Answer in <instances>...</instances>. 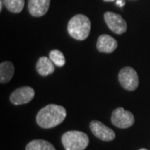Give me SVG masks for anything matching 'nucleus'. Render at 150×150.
<instances>
[{
    "label": "nucleus",
    "mask_w": 150,
    "mask_h": 150,
    "mask_svg": "<svg viewBox=\"0 0 150 150\" xmlns=\"http://www.w3.org/2000/svg\"><path fill=\"white\" fill-rule=\"evenodd\" d=\"M14 74V66L8 62H3L0 64V82L1 83H7L12 79Z\"/></svg>",
    "instance_id": "obj_12"
},
{
    "label": "nucleus",
    "mask_w": 150,
    "mask_h": 150,
    "mask_svg": "<svg viewBox=\"0 0 150 150\" xmlns=\"http://www.w3.org/2000/svg\"><path fill=\"white\" fill-rule=\"evenodd\" d=\"M65 150H84L89 144L88 136L81 131H68L62 136Z\"/></svg>",
    "instance_id": "obj_3"
},
{
    "label": "nucleus",
    "mask_w": 150,
    "mask_h": 150,
    "mask_svg": "<svg viewBox=\"0 0 150 150\" xmlns=\"http://www.w3.org/2000/svg\"><path fill=\"white\" fill-rule=\"evenodd\" d=\"M90 129L93 135L103 141H112L115 139V133L100 121L93 120L90 123Z\"/></svg>",
    "instance_id": "obj_8"
},
{
    "label": "nucleus",
    "mask_w": 150,
    "mask_h": 150,
    "mask_svg": "<svg viewBox=\"0 0 150 150\" xmlns=\"http://www.w3.org/2000/svg\"><path fill=\"white\" fill-rule=\"evenodd\" d=\"M49 59L58 67H63L65 64V57L64 54L58 49H54L49 52Z\"/></svg>",
    "instance_id": "obj_15"
},
{
    "label": "nucleus",
    "mask_w": 150,
    "mask_h": 150,
    "mask_svg": "<svg viewBox=\"0 0 150 150\" xmlns=\"http://www.w3.org/2000/svg\"><path fill=\"white\" fill-rule=\"evenodd\" d=\"M118 47L117 41L110 35L102 34L97 41V48L99 52L105 54H111Z\"/></svg>",
    "instance_id": "obj_9"
},
{
    "label": "nucleus",
    "mask_w": 150,
    "mask_h": 150,
    "mask_svg": "<svg viewBox=\"0 0 150 150\" xmlns=\"http://www.w3.org/2000/svg\"><path fill=\"white\" fill-rule=\"evenodd\" d=\"M116 4L118 7H120V8H123V6L125 5V2H124V0H117L116 1Z\"/></svg>",
    "instance_id": "obj_16"
},
{
    "label": "nucleus",
    "mask_w": 150,
    "mask_h": 150,
    "mask_svg": "<svg viewBox=\"0 0 150 150\" xmlns=\"http://www.w3.org/2000/svg\"><path fill=\"white\" fill-rule=\"evenodd\" d=\"M6 8L11 13H18L24 7V0H2Z\"/></svg>",
    "instance_id": "obj_14"
},
{
    "label": "nucleus",
    "mask_w": 150,
    "mask_h": 150,
    "mask_svg": "<svg viewBox=\"0 0 150 150\" xmlns=\"http://www.w3.org/2000/svg\"><path fill=\"white\" fill-rule=\"evenodd\" d=\"M38 73L41 76H48L53 74L55 70L54 64L51 61V59L48 57H40L36 64Z\"/></svg>",
    "instance_id": "obj_11"
},
{
    "label": "nucleus",
    "mask_w": 150,
    "mask_h": 150,
    "mask_svg": "<svg viewBox=\"0 0 150 150\" xmlns=\"http://www.w3.org/2000/svg\"><path fill=\"white\" fill-rule=\"evenodd\" d=\"M139 150H148V149H141Z\"/></svg>",
    "instance_id": "obj_19"
},
{
    "label": "nucleus",
    "mask_w": 150,
    "mask_h": 150,
    "mask_svg": "<svg viewBox=\"0 0 150 150\" xmlns=\"http://www.w3.org/2000/svg\"><path fill=\"white\" fill-rule=\"evenodd\" d=\"M25 150H56L51 143L43 139H35L29 142Z\"/></svg>",
    "instance_id": "obj_13"
},
{
    "label": "nucleus",
    "mask_w": 150,
    "mask_h": 150,
    "mask_svg": "<svg viewBox=\"0 0 150 150\" xmlns=\"http://www.w3.org/2000/svg\"><path fill=\"white\" fill-rule=\"evenodd\" d=\"M104 20L108 28L116 34H123L127 31V23L120 14L106 12L104 13Z\"/></svg>",
    "instance_id": "obj_6"
},
{
    "label": "nucleus",
    "mask_w": 150,
    "mask_h": 150,
    "mask_svg": "<svg viewBox=\"0 0 150 150\" xmlns=\"http://www.w3.org/2000/svg\"><path fill=\"white\" fill-rule=\"evenodd\" d=\"M50 0H28V11L33 17H42L48 12Z\"/></svg>",
    "instance_id": "obj_10"
},
{
    "label": "nucleus",
    "mask_w": 150,
    "mask_h": 150,
    "mask_svg": "<svg viewBox=\"0 0 150 150\" xmlns=\"http://www.w3.org/2000/svg\"><path fill=\"white\" fill-rule=\"evenodd\" d=\"M118 81L124 89L134 91L139 87V80L137 72L132 67H124L118 74Z\"/></svg>",
    "instance_id": "obj_4"
},
{
    "label": "nucleus",
    "mask_w": 150,
    "mask_h": 150,
    "mask_svg": "<svg viewBox=\"0 0 150 150\" xmlns=\"http://www.w3.org/2000/svg\"><path fill=\"white\" fill-rule=\"evenodd\" d=\"M3 5H4V4L3 1L1 0V1H0V11H2V9H3Z\"/></svg>",
    "instance_id": "obj_17"
},
{
    "label": "nucleus",
    "mask_w": 150,
    "mask_h": 150,
    "mask_svg": "<svg viewBox=\"0 0 150 150\" xmlns=\"http://www.w3.org/2000/svg\"><path fill=\"white\" fill-rule=\"evenodd\" d=\"M104 2H113V1H115V0H103Z\"/></svg>",
    "instance_id": "obj_18"
},
{
    "label": "nucleus",
    "mask_w": 150,
    "mask_h": 150,
    "mask_svg": "<svg viewBox=\"0 0 150 150\" xmlns=\"http://www.w3.org/2000/svg\"><path fill=\"white\" fill-rule=\"evenodd\" d=\"M67 112L65 108L57 104H48L38 112L36 122L41 128L52 129L64 122Z\"/></svg>",
    "instance_id": "obj_1"
},
{
    "label": "nucleus",
    "mask_w": 150,
    "mask_h": 150,
    "mask_svg": "<svg viewBox=\"0 0 150 150\" xmlns=\"http://www.w3.org/2000/svg\"><path fill=\"white\" fill-rule=\"evenodd\" d=\"M91 29L89 18L83 14H77L69 22L68 32L71 37L77 40H85L88 37Z\"/></svg>",
    "instance_id": "obj_2"
},
{
    "label": "nucleus",
    "mask_w": 150,
    "mask_h": 150,
    "mask_svg": "<svg viewBox=\"0 0 150 150\" xmlns=\"http://www.w3.org/2000/svg\"><path fill=\"white\" fill-rule=\"evenodd\" d=\"M134 114L129 111L125 110L123 108H117L113 110L111 117V122L118 129H128L133 126L134 123Z\"/></svg>",
    "instance_id": "obj_5"
},
{
    "label": "nucleus",
    "mask_w": 150,
    "mask_h": 150,
    "mask_svg": "<svg viewBox=\"0 0 150 150\" xmlns=\"http://www.w3.org/2000/svg\"><path fill=\"white\" fill-rule=\"evenodd\" d=\"M35 95L34 89L28 87V86H24L15 89L14 91L11 93L10 102L15 105H22L29 103Z\"/></svg>",
    "instance_id": "obj_7"
}]
</instances>
